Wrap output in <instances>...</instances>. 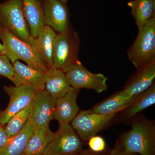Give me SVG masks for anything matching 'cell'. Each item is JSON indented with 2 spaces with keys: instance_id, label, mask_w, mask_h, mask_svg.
<instances>
[{
  "instance_id": "1",
  "label": "cell",
  "mask_w": 155,
  "mask_h": 155,
  "mask_svg": "<svg viewBox=\"0 0 155 155\" xmlns=\"http://www.w3.org/2000/svg\"><path fill=\"white\" fill-rule=\"evenodd\" d=\"M123 148L128 152L140 155H155V128L152 122L137 121L122 137Z\"/></svg>"
},
{
  "instance_id": "2",
  "label": "cell",
  "mask_w": 155,
  "mask_h": 155,
  "mask_svg": "<svg viewBox=\"0 0 155 155\" xmlns=\"http://www.w3.org/2000/svg\"><path fill=\"white\" fill-rule=\"evenodd\" d=\"M80 39L69 25L64 31L57 33L53 48V66L66 72L78 61Z\"/></svg>"
},
{
  "instance_id": "3",
  "label": "cell",
  "mask_w": 155,
  "mask_h": 155,
  "mask_svg": "<svg viewBox=\"0 0 155 155\" xmlns=\"http://www.w3.org/2000/svg\"><path fill=\"white\" fill-rule=\"evenodd\" d=\"M127 54L137 69L155 59V15L139 30Z\"/></svg>"
},
{
  "instance_id": "4",
  "label": "cell",
  "mask_w": 155,
  "mask_h": 155,
  "mask_svg": "<svg viewBox=\"0 0 155 155\" xmlns=\"http://www.w3.org/2000/svg\"><path fill=\"white\" fill-rule=\"evenodd\" d=\"M0 24L17 38L28 44L29 42L31 36L22 0H8L0 3Z\"/></svg>"
},
{
  "instance_id": "5",
  "label": "cell",
  "mask_w": 155,
  "mask_h": 155,
  "mask_svg": "<svg viewBox=\"0 0 155 155\" xmlns=\"http://www.w3.org/2000/svg\"><path fill=\"white\" fill-rule=\"evenodd\" d=\"M0 39L9 51L27 64V65L45 73L48 68L40 58L33 48L25 42L17 38L0 24Z\"/></svg>"
},
{
  "instance_id": "6",
  "label": "cell",
  "mask_w": 155,
  "mask_h": 155,
  "mask_svg": "<svg viewBox=\"0 0 155 155\" xmlns=\"http://www.w3.org/2000/svg\"><path fill=\"white\" fill-rule=\"evenodd\" d=\"M65 73L68 83L75 89H92L98 94L107 89V77L101 73H91L78 60Z\"/></svg>"
},
{
  "instance_id": "7",
  "label": "cell",
  "mask_w": 155,
  "mask_h": 155,
  "mask_svg": "<svg viewBox=\"0 0 155 155\" xmlns=\"http://www.w3.org/2000/svg\"><path fill=\"white\" fill-rule=\"evenodd\" d=\"M116 114L105 115L92 110L82 111L72 121V126L80 138L88 141L111 122Z\"/></svg>"
},
{
  "instance_id": "8",
  "label": "cell",
  "mask_w": 155,
  "mask_h": 155,
  "mask_svg": "<svg viewBox=\"0 0 155 155\" xmlns=\"http://www.w3.org/2000/svg\"><path fill=\"white\" fill-rule=\"evenodd\" d=\"M4 90L8 95L10 102L5 110L0 112V125H5L12 116L30 105L38 91L25 85L6 86Z\"/></svg>"
},
{
  "instance_id": "9",
  "label": "cell",
  "mask_w": 155,
  "mask_h": 155,
  "mask_svg": "<svg viewBox=\"0 0 155 155\" xmlns=\"http://www.w3.org/2000/svg\"><path fill=\"white\" fill-rule=\"evenodd\" d=\"M82 142L70 124L59 128L45 150L43 155H76L81 151Z\"/></svg>"
},
{
  "instance_id": "10",
  "label": "cell",
  "mask_w": 155,
  "mask_h": 155,
  "mask_svg": "<svg viewBox=\"0 0 155 155\" xmlns=\"http://www.w3.org/2000/svg\"><path fill=\"white\" fill-rule=\"evenodd\" d=\"M45 25L57 33L66 30L70 25L69 14L65 4L59 0H43Z\"/></svg>"
},
{
  "instance_id": "11",
  "label": "cell",
  "mask_w": 155,
  "mask_h": 155,
  "mask_svg": "<svg viewBox=\"0 0 155 155\" xmlns=\"http://www.w3.org/2000/svg\"><path fill=\"white\" fill-rule=\"evenodd\" d=\"M56 35L55 31L45 25L39 29L36 37H31L28 43L48 69L54 65L53 48Z\"/></svg>"
},
{
  "instance_id": "12",
  "label": "cell",
  "mask_w": 155,
  "mask_h": 155,
  "mask_svg": "<svg viewBox=\"0 0 155 155\" xmlns=\"http://www.w3.org/2000/svg\"><path fill=\"white\" fill-rule=\"evenodd\" d=\"M122 91L130 96L139 95L154 83L155 59L138 68Z\"/></svg>"
},
{
  "instance_id": "13",
  "label": "cell",
  "mask_w": 155,
  "mask_h": 155,
  "mask_svg": "<svg viewBox=\"0 0 155 155\" xmlns=\"http://www.w3.org/2000/svg\"><path fill=\"white\" fill-rule=\"evenodd\" d=\"M55 104L56 100L45 90L37 91L31 117L35 128L49 125L54 119Z\"/></svg>"
},
{
  "instance_id": "14",
  "label": "cell",
  "mask_w": 155,
  "mask_h": 155,
  "mask_svg": "<svg viewBox=\"0 0 155 155\" xmlns=\"http://www.w3.org/2000/svg\"><path fill=\"white\" fill-rule=\"evenodd\" d=\"M79 90L74 89L56 100L54 119L59 122V128L69 124L78 114L77 99Z\"/></svg>"
},
{
  "instance_id": "15",
  "label": "cell",
  "mask_w": 155,
  "mask_h": 155,
  "mask_svg": "<svg viewBox=\"0 0 155 155\" xmlns=\"http://www.w3.org/2000/svg\"><path fill=\"white\" fill-rule=\"evenodd\" d=\"M12 64L14 72L11 81L15 86L25 85L35 89L37 91L44 90V73L20 63L18 60Z\"/></svg>"
},
{
  "instance_id": "16",
  "label": "cell",
  "mask_w": 155,
  "mask_h": 155,
  "mask_svg": "<svg viewBox=\"0 0 155 155\" xmlns=\"http://www.w3.org/2000/svg\"><path fill=\"white\" fill-rule=\"evenodd\" d=\"M45 90L56 100L74 88L68 83L65 72L53 66L44 73Z\"/></svg>"
},
{
  "instance_id": "17",
  "label": "cell",
  "mask_w": 155,
  "mask_h": 155,
  "mask_svg": "<svg viewBox=\"0 0 155 155\" xmlns=\"http://www.w3.org/2000/svg\"><path fill=\"white\" fill-rule=\"evenodd\" d=\"M35 129V125L30 118L19 132L9 138L0 150V155H22Z\"/></svg>"
},
{
  "instance_id": "18",
  "label": "cell",
  "mask_w": 155,
  "mask_h": 155,
  "mask_svg": "<svg viewBox=\"0 0 155 155\" xmlns=\"http://www.w3.org/2000/svg\"><path fill=\"white\" fill-rule=\"evenodd\" d=\"M140 95L130 96L125 94L122 90L102 102L98 104L91 110L95 113L103 115L116 114L119 111L129 107Z\"/></svg>"
},
{
  "instance_id": "19",
  "label": "cell",
  "mask_w": 155,
  "mask_h": 155,
  "mask_svg": "<svg viewBox=\"0 0 155 155\" xmlns=\"http://www.w3.org/2000/svg\"><path fill=\"white\" fill-rule=\"evenodd\" d=\"M55 136L49 125L36 127L22 155H43L45 150Z\"/></svg>"
},
{
  "instance_id": "20",
  "label": "cell",
  "mask_w": 155,
  "mask_h": 155,
  "mask_svg": "<svg viewBox=\"0 0 155 155\" xmlns=\"http://www.w3.org/2000/svg\"><path fill=\"white\" fill-rule=\"evenodd\" d=\"M22 2L31 35L35 38L39 29L45 25L42 4L41 0H22Z\"/></svg>"
},
{
  "instance_id": "21",
  "label": "cell",
  "mask_w": 155,
  "mask_h": 155,
  "mask_svg": "<svg viewBox=\"0 0 155 155\" xmlns=\"http://www.w3.org/2000/svg\"><path fill=\"white\" fill-rule=\"evenodd\" d=\"M138 30L142 28L154 15L155 0H133L127 3Z\"/></svg>"
},
{
  "instance_id": "22",
  "label": "cell",
  "mask_w": 155,
  "mask_h": 155,
  "mask_svg": "<svg viewBox=\"0 0 155 155\" xmlns=\"http://www.w3.org/2000/svg\"><path fill=\"white\" fill-rule=\"evenodd\" d=\"M155 103V83L140 94L137 98L129 107L125 115L127 119H130L141 111Z\"/></svg>"
},
{
  "instance_id": "23",
  "label": "cell",
  "mask_w": 155,
  "mask_h": 155,
  "mask_svg": "<svg viewBox=\"0 0 155 155\" xmlns=\"http://www.w3.org/2000/svg\"><path fill=\"white\" fill-rule=\"evenodd\" d=\"M34 104V101L30 105L12 116L6 123L5 129L9 138L19 132L31 117Z\"/></svg>"
},
{
  "instance_id": "24",
  "label": "cell",
  "mask_w": 155,
  "mask_h": 155,
  "mask_svg": "<svg viewBox=\"0 0 155 155\" xmlns=\"http://www.w3.org/2000/svg\"><path fill=\"white\" fill-rule=\"evenodd\" d=\"M11 61L5 55L0 53V76L12 81L14 75V68Z\"/></svg>"
},
{
  "instance_id": "25",
  "label": "cell",
  "mask_w": 155,
  "mask_h": 155,
  "mask_svg": "<svg viewBox=\"0 0 155 155\" xmlns=\"http://www.w3.org/2000/svg\"><path fill=\"white\" fill-rule=\"evenodd\" d=\"M88 142L89 147L93 152H101L105 150V141L101 137L95 136L90 139Z\"/></svg>"
},
{
  "instance_id": "26",
  "label": "cell",
  "mask_w": 155,
  "mask_h": 155,
  "mask_svg": "<svg viewBox=\"0 0 155 155\" xmlns=\"http://www.w3.org/2000/svg\"><path fill=\"white\" fill-rule=\"evenodd\" d=\"M9 138L5 129V125H0V150L7 143Z\"/></svg>"
},
{
  "instance_id": "27",
  "label": "cell",
  "mask_w": 155,
  "mask_h": 155,
  "mask_svg": "<svg viewBox=\"0 0 155 155\" xmlns=\"http://www.w3.org/2000/svg\"><path fill=\"white\" fill-rule=\"evenodd\" d=\"M0 53L5 55L10 59L12 64H13L15 61L18 60V58L16 56L14 55L13 54L9 51L0 42Z\"/></svg>"
},
{
  "instance_id": "28",
  "label": "cell",
  "mask_w": 155,
  "mask_h": 155,
  "mask_svg": "<svg viewBox=\"0 0 155 155\" xmlns=\"http://www.w3.org/2000/svg\"><path fill=\"white\" fill-rule=\"evenodd\" d=\"M109 155H140L136 153L128 152L123 147H118L114 149Z\"/></svg>"
},
{
  "instance_id": "29",
  "label": "cell",
  "mask_w": 155,
  "mask_h": 155,
  "mask_svg": "<svg viewBox=\"0 0 155 155\" xmlns=\"http://www.w3.org/2000/svg\"><path fill=\"white\" fill-rule=\"evenodd\" d=\"M78 155H97L95 154L94 153L92 152H84L81 153L79 154Z\"/></svg>"
},
{
  "instance_id": "30",
  "label": "cell",
  "mask_w": 155,
  "mask_h": 155,
  "mask_svg": "<svg viewBox=\"0 0 155 155\" xmlns=\"http://www.w3.org/2000/svg\"><path fill=\"white\" fill-rule=\"evenodd\" d=\"M59 1H60L61 2L63 3L64 4H67L68 0H59Z\"/></svg>"
}]
</instances>
